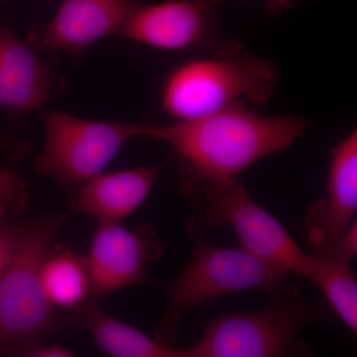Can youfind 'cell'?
<instances>
[{
  "label": "cell",
  "mask_w": 357,
  "mask_h": 357,
  "mask_svg": "<svg viewBox=\"0 0 357 357\" xmlns=\"http://www.w3.org/2000/svg\"><path fill=\"white\" fill-rule=\"evenodd\" d=\"M27 357H73L74 352L61 344H47L46 342L36 345L26 352Z\"/></svg>",
  "instance_id": "ffe728a7"
},
{
  "label": "cell",
  "mask_w": 357,
  "mask_h": 357,
  "mask_svg": "<svg viewBox=\"0 0 357 357\" xmlns=\"http://www.w3.org/2000/svg\"><path fill=\"white\" fill-rule=\"evenodd\" d=\"M192 206L206 227L229 225L241 248L251 255L314 283L316 256L305 252L285 227L251 198L241 183L211 192Z\"/></svg>",
  "instance_id": "52a82bcc"
},
{
  "label": "cell",
  "mask_w": 357,
  "mask_h": 357,
  "mask_svg": "<svg viewBox=\"0 0 357 357\" xmlns=\"http://www.w3.org/2000/svg\"><path fill=\"white\" fill-rule=\"evenodd\" d=\"M145 123L98 121L51 112L45 119V146L33 170L75 194L103 173L124 145L142 136Z\"/></svg>",
  "instance_id": "8992f818"
},
{
  "label": "cell",
  "mask_w": 357,
  "mask_h": 357,
  "mask_svg": "<svg viewBox=\"0 0 357 357\" xmlns=\"http://www.w3.org/2000/svg\"><path fill=\"white\" fill-rule=\"evenodd\" d=\"M331 155L326 198L312 204L305 220V232L316 251L338 241L356 220V129L340 140Z\"/></svg>",
  "instance_id": "30bf717a"
},
{
  "label": "cell",
  "mask_w": 357,
  "mask_h": 357,
  "mask_svg": "<svg viewBox=\"0 0 357 357\" xmlns=\"http://www.w3.org/2000/svg\"><path fill=\"white\" fill-rule=\"evenodd\" d=\"M4 0H0V3H1V2H3Z\"/></svg>",
  "instance_id": "7402d4cb"
},
{
  "label": "cell",
  "mask_w": 357,
  "mask_h": 357,
  "mask_svg": "<svg viewBox=\"0 0 357 357\" xmlns=\"http://www.w3.org/2000/svg\"><path fill=\"white\" fill-rule=\"evenodd\" d=\"M9 213H0V274L10 261L20 232V218L9 217Z\"/></svg>",
  "instance_id": "ac0fdd59"
},
{
  "label": "cell",
  "mask_w": 357,
  "mask_h": 357,
  "mask_svg": "<svg viewBox=\"0 0 357 357\" xmlns=\"http://www.w3.org/2000/svg\"><path fill=\"white\" fill-rule=\"evenodd\" d=\"M268 13L277 15L286 9L291 8L298 3L299 0H264Z\"/></svg>",
  "instance_id": "44dd1931"
},
{
  "label": "cell",
  "mask_w": 357,
  "mask_h": 357,
  "mask_svg": "<svg viewBox=\"0 0 357 357\" xmlns=\"http://www.w3.org/2000/svg\"><path fill=\"white\" fill-rule=\"evenodd\" d=\"M310 121L298 116H264L236 105L217 114L168 126L145 123L142 136L168 143L177 154L180 187L192 204L238 182L248 167L289 149Z\"/></svg>",
  "instance_id": "6da1fadb"
},
{
  "label": "cell",
  "mask_w": 357,
  "mask_h": 357,
  "mask_svg": "<svg viewBox=\"0 0 357 357\" xmlns=\"http://www.w3.org/2000/svg\"><path fill=\"white\" fill-rule=\"evenodd\" d=\"M316 257L314 283L325 294L333 311L356 335L357 284L351 262L337 258Z\"/></svg>",
  "instance_id": "2e32d148"
},
{
  "label": "cell",
  "mask_w": 357,
  "mask_h": 357,
  "mask_svg": "<svg viewBox=\"0 0 357 357\" xmlns=\"http://www.w3.org/2000/svg\"><path fill=\"white\" fill-rule=\"evenodd\" d=\"M206 225L197 215L188 225L192 244L191 261L170 287L165 314L154 337L173 345L180 337L183 318L202 305L230 294L249 290L278 292L288 285V273L245 249L220 248L204 237Z\"/></svg>",
  "instance_id": "277c9868"
},
{
  "label": "cell",
  "mask_w": 357,
  "mask_h": 357,
  "mask_svg": "<svg viewBox=\"0 0 357 357\" xmlns=\"http://www.w3.org/2000/svg\"><path fill=\"white\" fill-rule=\"evenodd\" d=\"M29 196L20 174L0 168V208L9 215H20L27 210Z\"/></svg>",
  "instance_id": "e0dca14e"
},
{
  "label": "cell",
  "mask_w": 357,
  "mask_h": 357,
  "mask_svg": "<svg viewBox=\"0 0 357 357\" xmlns=\"http://www.w3.org/2000/svg\"><path fill=\"white\" fill-rule=\"evenodd\" d=\"M163 253V243L150 225L130 230L121 222H98L84 257L91 298H105L122 288L148 283V265Z\"/></svg>",
  "instance_id": "ba28073f"
},
{
  "label": "cell",
  "mask_w": 357,
  "mask_h": 357,
  "mask_svg": "<svg viewBox=\"0 0 357 357\" xmlns=\"http://www.w3.org/2000/svg\"><path fill=\"white\" fill-rule=\"evenodd\" d=\"M268 297L261 310L229 312L203 324L201 340L183 349L185 357L312 356L299 335L312 321L332 317L328 305L305 300L289 284Z\"/></svg>",
  "instance_id": "5b68a950"
},
{
  "label": "cell",
  "mask_w": 357,
  "mask_h": 357,
  "mask_svg": "<svg viewBox=\"0 0 357 357\" xmlns=\"http://www.w3.org/2000/svg\"><path fill=\"white\" fill-rule=\"evenodd\" d=\"M220 0H164L137 6L119 34L165 51L210 48L217 43Z\"/></svg>",
  "instance_id": "9c48e42d"
},
{
  "label": "cell",
  "mask_w": 357,
  "mask_h": 357,
  "mask_svg": "<svg viewBox=\"0 0 357 357\" xmlns=\"http://www.w3.org/2000/svg\"><path fill=\"white\" fill-rule=\"evenodd\" d=\"M51 86L48 67L34 49L0 25V107L28 114L43 105Z\"/></svg>",
  "instance_id": "4fadbf2b"
},
{
  "label": "cell",
  "mask_w": 357,
  "mask_h": 357,
  "mask_svg": "<svg viewBox=\"0 0 357 357\" xmlns=\"http://www.w3.org/2000/svg\"><path fill=\"white\" fill-rule=\"evenodd\" d=\"M163 165L102 173L74 195L72 211L96 222H121L144 203Z\"/></svg>",
  "instance_id": "7c38bea8"
},
{
  "label": "cell",
  "mask_w": 357,
  "mask_h": 357,
  "mask_svg": "<svg viewBox=\"0 0 357 357\" xmlns=\"http://www.w3.org/2000/svg\"><path fill=\"white\" fill-rule=\"evenodd\" d=\"M42 286L56 309L76 310L91 297L86 259L67 248L48 253L41 270Z\"/></svg>",
  "instance_id": "9a60e30c"
},
{
  "label": "cell",
  "mask_w": 357,
  "mask_h": 357,
  "mask_svg": "<svg viewBox=\"0 0 357 357\" xmlns=\"http://www.w3.org/2000/svg\"><path fill=\"white\" fill-rule=\"evenodd\" d=\"M77 330L88 331L98 349L114 357H185L183 349L148 337L137 328L115 319L93 301L73 310Z\"/></svg>",
  "instance_id": "5bb4252c"
},
{
  "label": "cell",
  "mask_w": 357,
  "mask_h": 357,
  "mask_svg": "<svg viewBox=\"0 0 357 357\" xmlns=\"http://www.w3.org/2000/svg\"><path fill=\"white\" fill-rule=\"evenodd\" d=\"M0 150L13 158L22 159L29 153L30 146L24 140L0 133Z\"/></svg>",
  "instance_id": "d6986e66"
},
{
  "label": "cell",
  "mask_w": 357,
  "mask_h": 357,
  "mask_svg": "<svg viewBox=\"0 0 357 357\" xmlns=\"http://www.w3.org/2000/svg\"><path fill=\"white\" fill-rule=\"evenodd\" d=\"M69 213L20 218L17 243L0 274V356H25L47 338L77 330L72 311L60 314L42 286L45 258Z\"/></svg>",
  "instance_id": "7a4b0ae2"
},
{
  "label": "cell",
  "mask_w": 357,
  "mask_h": 357,
  "mask_svg": "<svg viewBox=\"0 0 357 357\" xmlns=\"http://www.w3.org/2000/svg\"><path fill=\"white\" fill-rule=\"evenodd\" d=\"M210 49L166 77L161 103L167 114L177 121H192L236 105L260 107L274 98L280 81L274 62L236 41L215 43Z\"/></svg>",
  "instance_id": "3957f363"
},
{
  "label": "cell",
  "mask_w": 357,
  "mask_h": 357,
  "mask_svg": "<svg viewBox=\"0 0 357 357\" xmlns=\"http://www.w3.org/2000/svg\"><path fill=\"white\" fill-rule=\"evenodd\" d=\"M137 6L134 0H64L35 44L48 51L76 54L110 34H119Z\"/></svg>",
  "instance_id": "8fae6325"
}]
</instances>
